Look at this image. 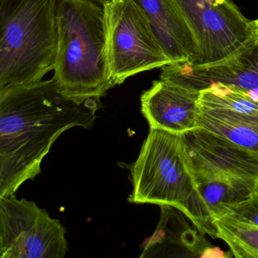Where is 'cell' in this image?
<instances>
[{
	"instance_id": "obj_1",
	"label": "cell",
	"mask_w": 258,
	"mask_h": 258,
	"mask_svg": "<svg viewBox=\"0 0 258 258\" xmlns=\"http://www.w3.org/2000/svg\"><path fill=\"white\" fill-rule=\"evenodd\" d=\"M101 107L98 98L67 97L52 78L0 90V197L38 176L57 139L71 128L93 126Z\"/></svg>"
},
{
	"instance_id": "obj_2",
	"label": "cell",
	"mask_w": 258,
	"mask_h": 258,
	"mask_svg": "<svg viewBox=\"0 0 258 258\" xmlns=\"http://www.w3.org/2000/svg\"><path fill=\"white\" fill-rule=\"evenodd\" d=\"M54 75L61 93L78 101L101 99L115 87L108 69L105 10L93 0H58Z\"/></svg>"
},
{
	"instance_id": "obj_3",
	"label": "cell",
	"mask_w": 258,
	"mask_h": 258,
	"mask_svg": "<svg viewBox=\"0 0 258 258\" xmlns=\"http://www.w3.org/2000/svg\"><path fill=\"white\" fill-rule=\"evenodd\" d=\"M131 176L130 202L173 207L203 235L217 238L214 219L188 166L182 134L150 129Z\"/></svg>"
},
{
	"instance_id": "obj_4",
	"label": "cell",
	"mask_w": 258,
	"mask_h": 258,
	"mask_svg": "<svg viewBox=\"0 0 258 258\" xmlns=\"http://www.w3.org/2000/svg\"><path fill=\"white\" fill-rule=\"evenodd\" d=\"M58 0H0V90L43 81L54 70Z\"/></svg>"
},
{
	"instance_id": "obj_5",
	"label": "cell",
	"mask_w": 258,
	"mask_h": 258,
	"mask_svg": "<svg viewBox=\"0 0 258 258\" xmlns=\"http://www.w3.org/2000/svg\"><path fill=\"white\" fill-rule=\"evenodd\" d=\"M182 138L191 174L214 221L258 190V154L202 128Z\"/></svg>"
},
{
	"instance_id": "obj_6",
	"label": "cell",
	"mask_w": 258,
	"mask_h": 258,
	"mask_svg": "<svg viewBox=\"0 0 258 258\" xmlns=\"http://www.w3.org/2000/svg\"><path fill=\"white\" fill-rule=\"evenodd\" d=\"M108 69L114 85L170 61L141 7L134 0L104 6Z\"/></svg>"
},
{
	"instance_id": "obj_7",
	"label": "cell",
	"mask_w": 258,
	"mask_h": 258,
	"mask_svg": "<svg viewBox=\"0 0 258 258\" xmlns=\"http://www.w3.org/2000/svg\"><path fill=\"white\" fill-rule=\"evenodd\" d=\"M194 40L191 64L206 66L231 58L255 38L249 20L232 0H173Z\"/></svg>"
},
{
	"instance_id": "obj_8",
	"label": "cell",
	"mask_w": 258,
	"mask_h": 258,
	"mask_svg": "<svg viewBox=\"0 0 258 258\" xmlns=\"http://www.w3.org/2000/svg\"><path fill=\"white\" fill-rule=\"evenodd\" d=\"M66 229L32 201L0 197V258H64Z\"/></svg>"
},
{
	"instance_id": "obj_9",
	"label": "cell",
	"mask_w": 258,
	"mask_h": 258,
	"mask_svg": "<svg viewBox=\"0 0 258 258\" xmlns=\"http://www.w3.org/2000/svg\"><path fill=\"white\" fill-rule=\"evenodd\" d=\"M160 79L199 91L217 86L258 102V37L241 52L215 64L196 66L186 61L166 64L161 68Z\"/></svg>"
},
{
	"instance_id": "obj_10",
	"label": "cell",
	"mask_w": 258,
	"mask_h": 258,
	"mask_svg": "<svg viewBox=\"0 0 258 258\" xmlns=\"http://www.w3.org/2000/svg\"><path fill=\"white\" fill-rule=\"evenodd\" d=\"M199 96V90L160 79L142 95V112L150 129L184 134L198 127Z\"/></svg>"
},
{
	"instance_id": "obj_11",
	"label": "cell",
	"mask_w": 258,
	"mask_h": 258,
	"mask_svg": "<svg viewBox=\"0 0 258 258\" xmlns=\"http://www.w3.org/2000/svg\"><path fill=\"white\" fill-rule=\"evenodd\" d=\"M144 12L170 63L191 62L192 35L173 0H134Z\"/></svg>"
},
{
	"instance_id": "obj_12",
	"label": "cell",
	"mask_w": 258,
	"mask_h": 258,
	"mask_svg": "<svg viewBox=\"0 0 258 258\" xmlns=\"http://www.w3.org/2000/svg\"><path fill=\"white\" fill-rule=\"evenodd\" d=\"M197 126L258 154V115L199 105Z\"/></svg>"
},
{
	"instance_id": "obj_13",
	"label": "cell",
	"mask_w": 258,
	"mask_h": 258,
	"mask_svg": "<svg viewBox=\"0 0 258 258\" xmlns=\"http://www.w3.org/2000/svg\"><path fill=\"white\" fill-rule=\"evenodd\" d=\"M217 238L224 241L237 258H258V228L220 217L214 220Z\"/></svg>"
},
{
	"instance_id": "obj_14",
	"label": "cell",
	"mask_w": 258,
	"mask_h": 258,
	"mask_svg": "<svg viewBox=\"0 0 258 258\" xmlns=\"http://www.w3.org/2000/svg\"><path fill=\"white\" fill-rule=\"evenodd\" d=\"M221 217L258 228V190L245 201L229 207Z\"/></svg>"
},
{
	"instance_id": "obj_15",
	"label": "cell",
	"mask_w": 258,
	"mask_h": 258,
	"mask_svg": "<svg viewBox=\"0 0 258 258\" xmlns=\"http://www.w3.org/2000/svg\"><path fill=\"white\" fill-rule=\"evenodd\" d=\"M94 2L97 3V4H100L102 7L108 4V3L111 2L112 0H93Z\"/></svg>"
},
{
	"instance_id": "obj_16",
	"label": "cell",
	"mask_w": 258,
	"mask_h": 258,
	"mask_svg": "<svg viewBox=\"0 0 258 258\" xmlns=\"http://www.w3.org/2000/svg\"><path fill=\"white\" fill-rule=\"evenodd\" d=\"M253 25H254L255 35H256V37H258V19L257 20L253 21Z\"/></svg>"
}]
</instances>
